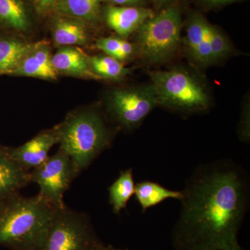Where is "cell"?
Segmentation results:
<instances>
[{
	"mask_svg": "<svg viewBox=\"0 0 250 250\" xmlns=\"http://www.w3.org/2000/svg\"><path fill=\"white\" fill-rule=\"evenodd\" d=\"M210 49L212 62L225 58L230 52L229 42L218 28L210 25Z\"/></svg>",
	"mask_w": 250,
	"mask_h": 250,
	"instance_id": "cell-22",
	"label": "cell"
},
{
	"mask_svg": "<svg viewBox=\"0 0 250 250\" xmlns=\"http://www.w3.org/2000/svg\"><path fill=\"white\" fill-rule=\"evenodd\" d=\"M52 57L47 42H36L11 75L57 80L59 74L52 65Z\"/></svg>",
	"mask_w": 250,
	"mask_h": 250,
	"instance_id": "cell-10",
	"label": "cell"
},
{
	"mask_svg": "<svg viewBox=\"0 0 250 250\" xmlns=\"http://www.w3.org/2000/svg\"><path fill=\"white\" fill-rule=\"evenodd\" d=\"M88 59L90 71L97 79L119 80L129 74L122 62L110 56H88Z\"/></svg>",
	"mask_w": 250,
	"mask_h": 250,
	"instance_id": "cell-21",
	"label": "cell"
},
{
	"mask_svg": "<svg viewBox=\"0 0 250 250\" xmlns=\"http://www.w3.org/2000/svg\"><path fill=\"white\" fill-rule=\"evenodd\" d=\"M104 246L84 213L58 208L41 250H99Z\"/></svg>",
	"mask_w": 250,
	"mask_h": 250,
	"instance_id": "cell-6",
	"label": "cell"
},
{
	"mask_svg": "<svg viewBox=\"0 0 250 250\" xmlns=\"http://www.w3.org/2000/svg\"><path fill=\"white\" fill-rule=\"evenodd\" d=\"M159 106L152 85L142 88L113 90L108 102V111L121 127H137L150 112Z\"/></svg>",
	"mask_w": 250,
	"mask_h": 250,
	"instance_id": "cell-8",
	"label": "cell"
},
{
	"mask_svg": "<svg viewBox=\"0 0 250 250\" xmlns=\"http://www.w3.org/2000/svg\"><path fill=\"white\" fill-rule=\"evenodd\" d=\"M123 39L120 38L110 36V37L100 38L96 41L95 47L103 51L106 55L116 59L118 52L121 50Z\"/></svg>",
	"mask_w": 250,
	"mask_h": 250,
	"instance_id": "cell-23",
	"label": "cell"
},
{
	"mask_svg": "<svg viewBox=\"0 0 250 250\" xmlns=\"http://www.w3.org/2000/svg\"><path fill=\"white\" fill-rule=\"evenodd\" d=\"M77 175L71 159L60 149L30 171L31 182L39 186V195L57 208L65 207L64 194Z\"/></svg>",
	"mask_w": 250,
	"mask_h": 250,
	"instance_id": "cell-7",
	"label": "cell"
},
{
	"mask_svg": "<svg viewBox=\"0 0 250 250\" xmlns=\"http://www.w3.org/2000/svg\"><path fill=\"white\" fill-rule=\"evenodd\" d=\"M102 0H59L56 4L59 12L81 21L95 22L100 15Z\"/></svg>",
	"mask_w": 250,
	"mask_h": 250,
	"instance_id": "cell-20",
	"label": "cell"
},
{
	"mask_svg": "<svg viewBox=\"0 0 250 250\" xmlns=\"http://www.w3.org/2000/svg\"><path fill=\"white\" fill-rule=\"evenodd\" d=\"M113 4L121 6H134L141 2L142 0H108Z\"/></svg>",
	"mask_w": 250,
	"mask_h": 250,
	"instance_id": "cell-25",
	"label": "cell"
},
{
	"mask_svg": "<svg viewBox=\"0 0 250 250\" xmlns=\"http://www.w3.org/2000/svg\"><path fill=\"white\" fill-rule=\"evenodd\" d=\"M0 25L18 31H27L31 21L22 0H0Z\"/></svg>",
	"mask_w": 250,
	"mask_h": 250,
	"instance_id": "cell-18",
	"label": "cell"
},
{
	"mask_svg": "<svg viewBox=\"0 0 250 250\" xmlns=\"http://www.w3.org/2000/svg\"><path fill=\"white\" fill-rule=\"evenodd\" d=\"M151 79L159 105L182 113L205 111L209 106L210 99L205 88L187 72H152Z\"/></svg>",
	"mask_w": 250,
	"mask_h": 250,
	"instance_id": "cell-4",
	"label": "cell"
},
{
	"mask_svg": "<svg viewBox=\"0 0 250 250\" xmlns=\"http://www.w3.org/2000/svg\"><path fill=\"white\" fill-rule=\"evenodd\" d=\"M88 57L75 46L61 47L52 57V65L58 74L97 79L90 71Z\"/></svg>",
	"mask_w": 250,
	"mask_h": 250,
	"instance_id": "cell-14",
	"label": "cell"
},
{
	"mask_svg": "<svg viewBox=\"0 0 250 250\" xmlns=\"http://www.w3.org/2000/svg\"><path fill=\"white\" fill-rule=\"evenodd\" d=\"M134 195L143 212H146L167 199L180 200L182 198V190H170L159 183L150 181L136 184Z\"/></svg>",
	"mask_w": 250,
	"mask_h": 250,
	"instance_id": "cell-17",
	"label": "cell"
},
{
	"mask_svg": "<svg viewBox=\"0 0 250 250\" xmlns=\"http://www.w3.org/2000/svg\"><path fill=\"white\" fill-rule=\"evenodd\" d=\"M59 143L58 129L54 127L39 133L22 146L8 149L7 151L10 156L19 165L31 171L47 160L49 151Z\"/></svg>",
	"mask_w": 250,
	"mask_h": 250,
	"instance_id": "cell-9",
	"label": "cell"
},
{
	"mask_svg": "<svg viewBox=\"0 0 250 250\" xmlns=\"http://www.w3.org/2000/svg\"><path fill=\"white\" fill-rule=\"evenodd\" d=\"M57 127L59 149L70 158L77 174L111 146L113 138L103 115L93 108L70 113Z\"/></svg>",
	"mask_w": 250,
	"mask_h": 250,
	"instance_id": "cell-3",
	"label": "cell"
},
{
	"mask_svg": "<svg viewBox=\"0 0 250 250\" xmlns=\"http://www.w3.org/2000/svg\"><path fill=\"white\" fill-rule=\"evenodd\" d=\"M80 21L67 16L57 18L52 27L54 44L58 47L86 45L89 34Z\"/></svg>",
	"mask_w": 250,
	"mask_h": 250,
	"instance_id": "cell-15",
	"label": "cell"
},
{
	"mask_svg": "<svg viewBox=\"0 0 250 250\" xmlns=\"http://www.w3.org/2000/svg\"><path fill=\"white\" fill-rule=\"evenodd\" d=\"M159 1H170V0H159Z\"/></svg>",
	"mask_w": 250,
	"mask_h": 250,
	"instance_id": "cell-29",
	"label": "cell"
},
{
	"mask_svg": "<svg viewBox=\"0 0 250 250\" xmlns=\"http://www.w3.org/2000/svg\"><path fill=\"white\" fill-rule=\"evenodd\" d=\"M35 44L13 37L0 39V75H12Z\"/></svg>",
	"mask_w": 250,
	"mask_h": 250,
	"instance_id": "cell-16",
	"label": "cell"
},
{
	"mask_svg": "<svg viewBox=\"0 0 250 250\" xmlns=\"http://www.w3.org/2000/svg\"><path fill=\"white\" fill-rule=\"evenodd\" d=\"M218 250H245L241 246L239 243H236L234 244L230 245V246L225 247V248H221Z\"/></svg>",
	"mask_w": 250,
	"mask_h": 250,
	"instance_id": "cell-27",
	"label": "cell"
},
{
	"mask_svg": "<svg viewBox=\"0 0 250 250\" xmlns=\"http://www.w3.org/2000/svg\"><path fill=\"white\" fill-rule=\"evenodd\" d=\"M182 17L176 8H167L147 19L137 29V47L147 62L159 63L175 53L180 42Z\"/></svg>",
	"mask_w": 250,
	"mask_h": 250,
	"instance_id": "cell-5",
	"label": "cell"
},
{
	"mask_svg": "<svg viewBox=\"0 0 250 250\" xmlns=\"http://www.w3.org/2000/svg\"><path fill=\"white\" fill-rule=\"evenodd\" d=\"M149 9L137 6H108L104 11L108 27L123 38H126L152 17Z\"/></svg>",
	"mask_w": 250,
	"mask_h": 250,
	"instance_id": "cell-11",
	"label": "cell"
},
{
	"mask_svg": "<svg viewBox=\"0 0 250 250\" xmlns=\"http://www.w3.org/2000/svg\"><path fill=\"white\" fill-rule=\"evenodd\" d=\"M59 0H34L36 10L39 13H45L48 10L55 7Z\"/></svg>",
	"mask_w": 250,
	"mask_h": 250,
	"instance_id": "cell-24",
	"label": "cell"
},
{
	"mask_svg": "<svg viewBox=\"0 0 250 250\" xmlns=\"http://www.w3.org/2000/svg\"><path fill=\"white\" fill-rule=\"evenodd\" d=\"M55 208L40 195H16L0 204V245L13 250H41Z\"/></svg>",
	"mask_w": 250,
	"mask_h": 250,
	"instance_id": "cell-2",
	"label": "cell"
},
{
	"mask_svg": "<svg viewBox=\"0 0 250 250\" xmlns=\"http://www.w3.org/2000/svg\"><path fill=\"white\" fill-rule=\"evenodd\" d=\"M135 187L132 168L122 171L119 177L108 188L109 202L116 214L126 208L128 202L134 195Z\"/></svg>",
	"mask_w": 250,
	"mask_h": 250,
	"instance_id": "cell-19",
	"label": "cell"
},
{
	"mask_svg": "<svg viewBox=\"0 0 250 250\" xmlns=\"http://www.w3.org/2000/svg\"><path fill=\"white\" fill-rule=\"evenodd\" d=\"M210 24L202 16H194L188 24L186 44L192 60L200 65L212 63L210 49Z\"/></svg>",
	"mask_w": 250,
	"mask_h": 250,
	"instance_id": "cell-13",
	"label": "cell"
},
{
	"mask_svg": "<svg viewBox=\"0 0 250 250\" xmlns=\"http://www.w3.org/2000/svg\"><path fill=\"white\" fill-rule=\"evenodd\" d=\"M30 183V171L15 161L7 149L0 147V204Z\"/></svg>",
	"mask_w": 250,
	"mask_h": 250,
	"instance_id": "cell-12",
	"label": "cell"
},
{
	"mask_svg": "<svg viewBox=\"0 0 250 250\" xmlns=\"http://www.w3.org/2000/svg\"><path fill=\"white\" fill-rule=\"evenodd\" d=\"M99 250H123L121 249H116V248H113L111 246H105L104 245Z\"/></svg>",
	"mask_w": 250,
	"mask_h": 250,
	"instance_id": "cell-28",
	"label": "cell"
},
{
	"mask_svg": "<svg viewBox=\"0 0 250 250\" xmlns=\"http://www.w3.org/2000/svg\"><path fill=\"white\" fill-rule=\"evenodd\" d=\"M204 1L209 4L220 5L231 2V1H235V0H204Z\"/></svg>",
	"mask_w": 250,
	"mask_h": 250,
	"instance_id": "cell-26",
	"label": "cell"
},
{
	"mask_svg": "<svg viewBox=\"0 0 250 250\" xmlns=\"http://www.w3.org/2000/svg\"><path fill=\"white\" fill-rule=\"evenodd\" d=\"M172 231L175 250H218L238 243L250 203L249 174L231 159L202 164L187 179Z\"/></svg>",
	"mask_w": 250,
	"mask_h": 250,
	"instance_id": "cell-1",
	"label": "cell"
}]
</instances>
